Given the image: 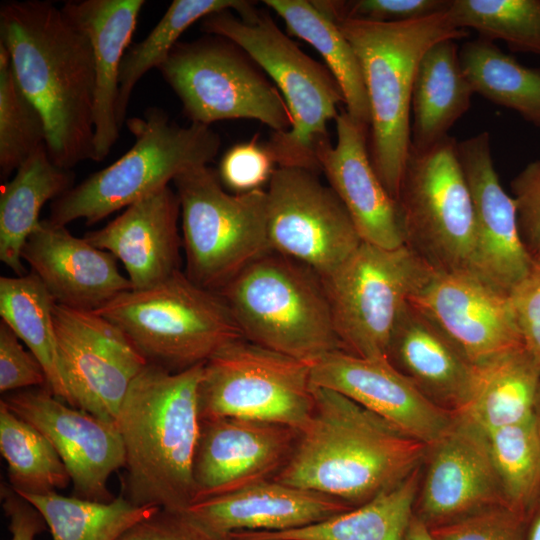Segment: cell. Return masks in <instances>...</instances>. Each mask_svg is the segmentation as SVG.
<instances>
[{"label":"cell","mask_w":540,"mask_h":540,"mask_svg":"<svg viewBox=\"0 0 540 540\" xmlns=\"http://www.w3.org/2000/svg\"><path fill=\"white\" fill-rule=\"evenodd\" d=\"M0 44L44 119L52 161L71 169L92 160L95 72L85 32L52 2L8 1L0 8Z\"/></svg>","instance_id":"6da1fadb"},{"label":"cell","mask_w":540,"mask_h":540,"mask_svg":"<svg viewBox=\"0 0 540 540\" xmlns=\"http://www.w3.org/2000/svg\"><path fill=\"white\" fill-rule=\"evenodd\" d=\"M314 406L273 479L358 507L422 465L427 445L348 397L312 385Z\"/></svg>","instance_id":"7a4b0ae2"},{"label":"cell","mask_w":540,"mask_h":540,"mask_svg":"<svg viewBox=\"0 0 540 540\" xmlns=\"http://www.w3.org/2000/svg\"><path fill=\"white\" fill-rule=\"evenodd\" d=\"M204 363L178 372L148 363L124 397L116 426L125 450V497L134 504L184 512L194 502Z\"/></svg>","instance_id":"3957f363"},{"label":"cell","mask_w":540,"mask_h":540,"mask_svg":"<svg viewBox=\"0 0 540 540\" xmlns=\"http://www.w3.org/2000/svg\"><path fill=\"white\" fill-rule=\"evenodd\" d=\"M447 9L404 22L331 17L359 60L370 105V159L395 201L411 146V97L418 63L435 43L469 34L452 24Z\"/></svg>","instance_id":"277c9868"},{"label":"cell","mask_w":540,"mask_h":540,"mask_svg":"<svg viewBox=\"0 0 540 540\" xmlns=\"http://www.w3.org/2000/svg\"><path fill=\"white\" fill-rule=\"evenodd\" d=\"M201 30L238 46L276 83L292 117L288 131L274 132L267 144L277 167H298L317 172L318 148L330 141L327 123L338 116L342 92L328 69L306 55L258 10L247 18L231 10L213 13Z\"/></svg>","instance_id":"5b68a950"},{"label":"cell","mask_w":540,"mask_h":540,"mask_svg":"<svg viewBox=\"0 0 540 540\" xmlns=\"http://www.w3.org/2000/svg\"><path fill=\"white\" fill-rule=\"evenodd\" d=\"M133 146L109 166L91 174L51 203L49 221L67 226L83 219L93 225L112 213L169 186L183 171L207 165L221 140L208 125L180 126L160 108L127 120Z\"/></svg>","instance_id":"8992f818"},{"label":"cell","mask_w":540,"mask_h":540,"mask_svg":"<svg viewBox=\"0 0 540 540\" xmlns=\"http://www.w3.org/2000/svg\"><path fill=\"white\" fill-rule=\"evenodd\" d=\"M218 293L252 343L309 365L341 350L320 277L292 259L269 252Z\"/></svg>","instance_id":"52a82bcc"},{"label":"cell","mask_w":540,"mask_h":540,"mask_svg":"<svg viewBox=\"0 0 540 540\" xmlns=\"http://www.w3.org/2000/svg\"><path fill=\"white\" fill-rule=\"evenodd\" d=\"M95 312L118 326L149 364L172 372L204 363L243 338L222 296L181 270L152 287L123 292Z\"/></svg>","instance_id":"ba28073f"},{"label":"cell","mask_w":540,"mask_h":540,"mask_svg":"<svg viewBox=\"0 0 540 540\" xmlns=\"http://www.w3.org/2000/svg\"><path fill=\"white\" fill-rule=\"evenodd\" d=\"M173 182L180 202L184 273L196 285L218 293L272 252L266 190L230 194L207 165L191 167Z\"/></svg>","instance_id":"9c48e42d"},{"label":"cell","mask_w":540,"mask_h":540,"mask_svg":"<svg viewBox=\"0 0 540 540\" xmlns=\"http://www.w3.org/2000/svg\"><path fill=\"white\" fill-rule=\"evenodd\" d=\"M457 144L448 135L424 150L410 146L396 199L405 245L435 271L473 270L474 206Z\"/></svg>","instance_id":"30bf717a"},{"label":"cell","mask_w":540,"mask_h":540,"mask_svg":"<svg viewBox=\"0 0 540 540\" xmlns=\"http://www.w3.org/2000/svg\"><path fill=\"white\" fill-rule=\"evenodd\" d=\"M433 271L407 245L386 249L362 241L341 265L320 278L341 350L386 357L400 311Z\"/></svg>","instance_id":"8fae6325"},{"label":"cell","mask_w":540,"mask_h":540,"mask_svg":"<svg viewBox=\"0 0 540 540\" xmlns=\"http://www.w3.org/2000/svg\"><path fill=\"white\" fill-rule=\"evenodd\" d=\"M313 406L310 365L245 338L225 344L203 365L200 420L238 417L300 431Z\"/></svg>","instance_id":"7c38bea8"},{"label":"cell","mask_w":540,"mask_h":540,"mask_svg":"<svg viewBox=\"0 0 540 540\" xmlns=\"http://www.w3.org/2000/svg\"><path fill=\"white\" fill-rule=\"evenodd\" d=\"M241 52L219 36L178 42L158 69L191 123L245 118L288 131L292 117L286 102Z\"/></svg>","instance_id":"4fadbf2b"},{"label":"cell","mask_w":540,"mask_h":540,"mask_svg":"<svg viewBox=\"0 0 540 540\" xmlns=\"http://www.w3.org/2000/svg\"><path fill=\"white\" fill-rule=\"evenodd\" d=\"M266 193L272 252L308 267L320 278L362 243L343 203L315 171L277 167Z\"/></svg>","instance_id":"5bb4252c"},{"label":"cell","mask_w":540,"mask_h":540,"mask_svg":"<svg viewBox=\"0 0 540 540\" xmlns=\"http://www.w3.org/2000/svg\"><path fill=\"white\" fill-rule=\"evenodd\" d=\"M53 320L73 406L116 424L131 383L148 362L118 326L95 311L56 303Z\"/></svg>","instance_id":"9a60e30c"},{"label":"cell","mask_w":540,"mask_h":540,"mask_svg":"<svg viewBox=\"0 0 540 540\" xmlns=\"http://www.w3.org/2000/svg\"><path fill=\"white\" fill-rule=\"evenodd\" d=\"M505 505L488 435L464 414L427 445L414 516L428 528Z\"/></svg>","instance_id":"2e32d148"},{"label":"cell","mask_w":540,"mask_h":540,"mask_svg":"<svg viewBox=\"0 0 540 540\" xmlns=\"http://www.w3.org/2000/svg\"><path fill=\"white\" fill-rule=\"evenodd\" d=\"M1 401L51 442L68 470L76 497L98 502L114 499L108 481L126 463L115 423L65 403L45 387L14 391Z\"/></svg>","instance_id":"e0dca14e"},{"label":"cell","mask_w":540,"mask_h":540,"mask_svg":"<svg viewBox=\"0 0 540 540\" xmlns=\"http://www.w3.org/2000/svg\"><path fill=\"white\" fill-rule=\"evenodd\" d=\"M298 436V430L274 422L201 419L193 462V504L274 479L288 462Z\"/></svg>","instance_id":"ac0fdd59"},{"label":"cell","mask_w":540,"mask_h":540,"mask_svg":"<svg viewBox=\"0 0 540 540\" xmlns=\"http://www.w3.org/2000/svg\"><path fill=\"white\" fill-rule=\"evenodd\" d=\"M409 302L476 365L522 344L509 295L468 271H433Z\"/></svg>","instance_id":"d6986e66"},{"label":"cell","mask_w":540,"mask_h":540,"mask_svg":"<svg viewBox=\"0 0 540 540\" xmlns=\"http://www.w3.org/2000/svg\"><path fill=\"white\" fill-rule=\"evenodd\" d=\"M310 376L312 385L348 397L426 445L444 435L459 415L430 402L386 357L336 350L310 365Z\"/></svg>","instance_id":"ffe728a7"},{"label":"cell","mask_w":540,"mask_h":540,"mask_svg":"<svg viewBox=\"0 0 540 540\" xmlns=\"http://www.w3.org/2000/svg\"><path fill=\"white\" fill-rule=\"evenodd\" d=\"M457 149L474 206L476 246L472 273L509 295L532 263L520 236L515 200L500 184L489 132L458 142Z\"/></svg>","instance_id":"44dd1931"},{"label":"cell","mask_w":540,"mask_h":540,"mask_svg":"<svg viewBox=\"0 0 540 540\" xmlns=\"http://www.w3.org/2000/svg\"><path fill=\"white\" fill-rule=\"evenodd\" d=\"M21 256L63 306L96 311L132 289L111 253L48 219L41 220L28 237Z\"/></svg>","instance_id":"7402d4cb"},{"label":"cell","mask_w":540,"mask_h":540,"mask_svg":"<svg viewBox=\"0 0 540 540\" xmlns=\"http://www.w3.org/2000/svg\"><path fill=\"white\" fill-rule=\"evenodd\" d=\"M336 144L321 145L316 157L330 187L339 197L363 242L395 249L405 245L397 202L372 165L369 128L346 110L336 117Z\"/></svg>","instance_id":"603a6c76"},{"label":"cell","mask_w":540,"mask_h":540,"mask_svg":"<svg viewBox=\"0 0 540 540\" xmlns=\"http://www.w3.org/2000/svg\"><path fill=\"white\" fill-rule=\"evenodd\" d=\"M386 358L436 406L454 414L468 408L479 365L409 301L393 326Z\"/></svg>","instance_id":"cb8c5ba5"},{"label":"cell","mask_w":540,"mask_h":540,"mask_svg":"<svg viewBox=\"0 0 540 540\" xmlns=\"http://www.w3.org/2000/svg\"><path fill=\"white\" fill-rule=\"evenodd\" d=\"M180 214L177 193L166 186L83 237L124 265L132 289H146L181 270Z\"/></svg>","instance_id":"d4e9b609"},{"label":"cell","mask_w":540,"mask_h":540,"mask_svg":"<svg viewBox=\"0 0 540 540\" xmlns=\"http://www.w3.org/2000/svg\"><path fill=\"white\" fill-rule=\"evenodd\" d=\"M353 508L334 497L272 479L199 501L184 512L211 533L228 539L236 532L296 529Z\"/></svg>","instance_id":"484cf974"},{"label":"cell","mask_w":540,"mask_h":540,"mask_svg":"<svg viewBox=\"0 0 540 540\" xmlns=\"http://www.w3.org/2000/svg\"><path fill=\"white\" fill-rule=\"evenodd\" d=\"M144 0L68 1L62 8L88 36L94 56L92 160L102 161L119 138V74Z\"/></svg>","instance_id":"4316f807"},{"label":"cell","mask_w":540,"mask_h":540,"mask_svg":"<svg viewBox=\"0 0 540 540\" xmlns=\"http://www.w3.org/2000/svg\"><path fill=\"white\" fill-rule=\"evenodd\" d=\"M456 40H441L421 57L412 88L411 147L427 149L470 108L474 95L460 63Z\"/></svg>","instance_id":"83f0119b"},{"label":"cell","mask_w":540,"mask_h":540,"mask_svg":"<svg viewBox=\"0 0 540 540\" xmlns=\"http://www.w3.org/2000/svg\"><path fill=\"white\" fill-rule=\"evenodd\" d=\"M421 466L393 488L327 520L285 531L236 532L228 539L404 540L414 515Z\"/></svg>","instance_id":"f1b7e54d"},{"label":"cell","mask_w":540,"mask_h":540,"mask_svg":"<svg viewBox=\"0 0 540 540\" xmlns=\"http://www.w3.org/2000/svg\"><path fill=\"white\" fill-rule=\"evenodd\" d=\"M71 169L56 165L41 146L2 187L0 195V260L16 276L27 274L21 252L39 222L40 211L74 185Z\"/></svg>","instance_id":"f546056e"},{"label":"cell","mask_w":540,"mask_h":540,"mask_svg":"<svg viewBox=\"0 0 540 540\" xmlns=\"http://www.w3.org/2000/svg\"><path fill=\"white\" fill-rule=\"evenodd\" d=\"M286 24L290 34L308 42L323 57L343 95L346 112L370 128L371 114L356 53L336 22L312 1L265 0Z\"/></svg>","instance_id":"4dcf8cb0"},{"label":"cell","mask_w":540,"mask_h":540,"mask_svg":"<svg viewBox=\"0 0 540 540\" xmlns=\"http://www.w3.org/2000/svg\"><path fill=\"white\" fill-rule=\"evenodd\" d=\"M540 371L523 345L479 364L474 396L463 413L486 432L533 418Z\"/></svg>","instance_id":"1f68e13d"},{"label":"cell","mask_w":540,"mask_h":540,"mask_svg":"<svg viewBox=\"0 0 540 540\" xmlns=\"http://www.w3.org/2000/svg\"><path fill=\"white\" fill-rule=\"evenodd\" d=\"M56 302L33 272L0 278V315L40 362L47 389L58 399L73 406L65 384L57 348L53 320Z\"/></svg>","instance_id":"d6a6232c"},{"label":"cell","mask_w":540,"mask_h":540,"mask_svg":"<svg viewBox=\"0 0 540 540\" xmlns=\"http://www.w3.org/2000/svg\"><path fill=\"white\" fill-rule=\"evenodd\" d=\"M474 94L517 112L540 128V68L527 67L494 42L478 37L459 49Z\"/></svg>","instance_id":"836d02e7"},{"label":"cell","mask_w":540,"mask_h":540,"mask_svg":"<svg viewBox=\"0 0 540 540\" xmlns=\"http://www.w3.org/2000/svg\"><path fill=\"white\" fill-rule=\"evenodd\" d=\"M43 516L53 540H120L161 508L134 504L121 495L98 502L52 492L19 494Z\"/></svg>","instance_id":"e575fe53"},{"label":"cell","mask_w":540,"mask_h":540,"mask_svg":"<svg viewBox=\"0 0 540 540\" xmlns=\"http://www.w3.org/2000/svg\"><path fill=\"white\" fill-rule=\"evenodd\" d=\"M223 10H234L240 17H246L256 9L243 0H174L151 32L128 48L119 74L117 118L120 126L137 82L152 68L161 66L189 26Z\"/></svg>","instance_id":"d590c367"},{"label":"cell","mask_w":540,"mask_h":540,"mask_svg":"<svg viewBox=\"0 0 540 540\" xmlns=\"http://www.w3.org/2000/svg\"><path fill=\"white\" fill-rule=\"evenodd\" d=\"M0 451L18 494L44 495L65 488L70 475L51 442L0 401Z\"/></svg>","instance_id":"8d00e7d4"},{"label":"cell","mask_w":540,"mask_h":540,"mask_svg":"<svg viewBox=\"0 0 540 540\" xmlns=\"http://www.w3.org/2000/svg\"><path fill=\"white\" fill-rule=\"evenodd\" d=\"M486 433L506 506L528 516L540 499V434L533 418Z\"/></svg>","instance_id":"74e56055"},{"label":"cell","mask_w":540,"mask_h":540,"mask_svg":"<svg viewBox=\"0 0 540 540\" xmlns=\"http://www.w3.org/2000/svg\"><path fill=\"white\" fill-rule=\"evenodd\" d=\"M447 13L459 29L504 41L509 49L540 55V0H450Z\"/></svg>","instance_id":"f35d334b"},{"label":"cell","mask_w":540,"mask_h":540,"mask_svg":"<svg viewBox=\"0 0 540 540\" xmlns=\"http://www.w3.org/2000/svg\"><path fill=\"white\" fill-rule=\"evenodd\" d=\"M44 119L20 88L7 49L0 44V175L7 178L46 145Z\"/></svg>","instance_id":"ab89813d"},{"label":"cell","mask_w":540,"mask_h":540,"mask_svg":"<svg viewBox=\"0 0 540 540\" xmlns=\"http://www.w3.org/2000/svg\"><path fill=\"white\" fill-rule=\"evenodd\" d=\"M526 521L524 514L500 505L429 531L434 540H524Z\"/></svg>","instance_id":"60d3db41"},{"label":"cell","mask_w":540,"mask_h":540,"mask_svg":"<svg viewBox=\"0 0 540 540\" xmlns=\"http://www.w3.org/2000/svg\"><path fill=\"white\" fill-rule=\"evenodd\" d=\"M450 0L313 1L330 17L376 22H404L424 18L448 8Z\"/></svg>","instance_id":"b9f144b4"},{"label":"cell","mask_w":540,"mask_h":540,"mask_svg":"<svg viewBox=\"0 0 540 540\" xmlns=\"http://www.w3.org/2000/svg\"><path fill=\"white\" fill-rule=\"evenodd\" d=\"M275 164L267 144L252 139L236 144L224 153L217 175L221 184L235 194L247 193L269 183Z\"/></svg>","instance_id":"7bdbcfd3"},{"label":"cell","mask_w":540,"mask_h":540,"mask_svg":"<svg viewBox=\"0 0 540 540\" xmlns=\"http://www.w3.org/2000/svg\"><path fill=\"white\" fill-rule=\"evenodd\" d=\"M15 332L1 320L0 323V391L14 392L34 387L47 388L45 372L28 350H25Z\"/></svg>","instance_id":"ee69618b"},{"label":"cell","mask_w":540,"mask_h":540,"mask_svg":"<svg viewBox=\"0 0 540 540\" xmlns=\"http://www.w3.org/2000/svg\"><path fill=\"white\" fill-rule=\"evenodd\" d=\"M522 344L540 371V257L509 293Z\"/></svg>","instance_id":"f6af8a7d"},{"label":"cell","mask_w":540,"mask_h":540,"mask_svg":"<svg viewBox=\"0 0 540 540\" xmlns=\"http://www.w3.org/2000/svg\"><path fill=\"white\" fill-rule=\"evenodd\" d=\"M510 188L521 239L531 257H540V159L528 163Z\"/></svg>","instance_id":"bcb514c9"},{"label":"cell","mask_w":540,"mask_h":540,"mask_svg":"<svg viewBox=\"0 0 540 540\" xmlns=\"http://www.w3.org/2000/svg\"><path fill=\"white\" fill-rule=\"evenodd\" d=\"M123 537L128 540H228L211 533L185 512L165 509L140 522Z\"/></svg>","instance_id":"7dc6e473"},{"label":"cell","mask_w":540,"mask_h":540,"mask_svg":"<svg viewBox=\"0 0 540 540\" xmlns=\"http://www.w3.org/2000/svg\"><path fill=\"white\" fill-rule=\"evenodd\" d=\"M1 503L9 520L11 540H34L46 529L41 513L9 484H1Z\"/></svg>","instance_id":"c3c4849f"},{"label":"cell","mask_w":540,"mask_h":540,"mask_svg":"<svg viewBox=\"0 0 540 540\" xmlns=\"http://www.w3.org/2000/svg\"><path fill=\"white\" fill-rule=\"evenodd\" d=\"M524 540H540V499L527 516Z\"/></svg>","instance_id":"681fc988"},{"label":"cell","mask_w":540,"mask_h":540,"mask_svg":"<svg viewBox=\"0 0 540 540\" xmlns=\"http://www.w3.org/2000/svg\"><path fill=\"white\" fill-rule=\"evenodd\" d=\"M404 540H434L429 528L413 515Z\"/></svg>","instance_id":"f907efd6"},{"label":"cell","mask_w":540,"mask_h":540,"mask_svg":"<svg viewBox=\"0 0 540 540\" xmlns=\"http://www.w3.org/2000/svg\"><path fill=\"white\" fill-rule=\"evenodd\" d=\"M533 420L537 427V430L540 434V382L538 385L535 402H534V408H533Z\"/></svg>","instance_id":"816d5d0a"},{"label":"cell","mask_w":540,"mask_h":540,"mask_svg":"<svg viewBox=\"0 0 540 540\" xmlns=\"http://www.w3.org/2000/svg\"><path fill=\"white\" fill-rule=\"evenodd\" d=\"M120 540H128V539H126L125 537H122Z\"/></svg>","instance_id":"f5cc1de1"},{"label":"cell","mask_w":540,"mask_h":540,"mask_svg":"<svg viewBox=\"0 0 540 540\" xmlns=\"http://www.w3.org/2000/svg\"><path fill=\"white\" fill-rule=\"evenodd\" d=\"M229 540V539H228Z\"/></svg>","instance_id":"db71d44e"}]
</instances>
